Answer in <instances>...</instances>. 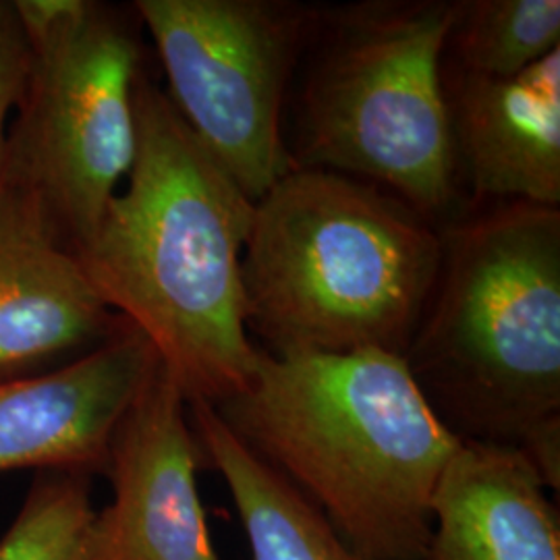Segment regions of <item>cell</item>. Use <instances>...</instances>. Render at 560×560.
Segmentation results:
<instances>
[{
  "label": "cell",
  "instance_id": "cell-5",
  "mask_svg": "<svg viewBox=\"0 0 560 560\" xmlns=\"http://www.w3.org/2000/svg\"><path fill=\"white\" fill-rule=\"evenodd\" d=\"M459 0H365L322 11L305 52L295 166L374 183L441 226L459 168L444 88Z\"/></svg>",
  "mask_w": 560,
  "mask_h": 560
},
{
  "label": "cell",
  "instance_id": "cell-7",
  "mask_svg": "<svg viewBox=\"0 0 560 560\" xmlns=\"http://www.w3.org/2000/svg\"><path fill=\"white\" fill-rule=\"evenodd\" d=\"M180 119L252 201L295 168L282 131L320 13L293 0H138Z\"/></svg>",
  "mask_w": 560,
  "mask_h": 560
},
{
  "label": "cell",
  "instance_id": "cell-6",
  "mask_svg": "<svg viewBox=\"0 0 560 560\" xmlns=\"http://www.w3.org/2000/svg\"><path fill=\"white\" fill-rule=\"evenodd\" d=\"M27 42L7 180L40 203L75 254L138 150L141 46L119 11L92 0H15Z\"/></svg>",
  "mask_w": 560,
  "mask_h": 560
},
{
  "label": "cell",
  "instance_id": "cell-3",
  "mask_svg": "<svg viewBox=\"0 0 560 560\" xmlns=\"http://www.w3.org/2000/svg\"><path fill=\"white\" fill-rule=\"evenodd\" d=\"M402 360L460 442L511 446L560 488V208L502 201L441 226Z\"/></svg>",
  "mask_w": 560,
  "mask_h": 560
},
{
  "label": "cell",
  "instance_id": "cell-8",
  "mask_svg": "<svg viewBox=\"0 0 560 560\" xmlns=\"http://www.w3.org/2000/svg\"><path fill=\"white\" fill-rule=\"evenodd\" d=\"M200 465L187 399L161 363L110 446L113 502L96 513L90 560H221L198 492Z\"/></svg>",
  "mask_w": 560,
  "mask_h": 560
},
{
  "label": "cell",
  "instance_id": "cell-10",
  "mask_svg": "<svg viewBox=\"0 0 560 560\" xmlns=\"http://www.w3.org/2000/svg\"><path fill=\"white\" fill-rule=\"evenodd\" d=\"M127 326L96 293L40 203L7 180L0 198V382L78 360Z\"/></svg>",
  "mask_w": 560,
  "mask_h": 560
},
{
  "label": "cell",
  "instance_id": "cell-1",
  "mask_svg": "<svg viewBox=\"0 0 560 560\" xmlns=\"http://www.w3.org/2000/svg\"><path fill=\"white\" fill-rule=\"evenodd\" d=\"M125 187L75 252L104 303L138 328L187 400L219 405L249 382L243 252L254 201L145 73Z\"/></svg>",
  "mask_w": 560,
  "mask_h": 560
},
{
  "label": "cell",
  "instance_id": "cell-4",
  "mask_svg": "<svg viewBox=\"0 0 560 560\" xmlns=\"http://www.w3.org/2000/svg\"><path fill=\"white\" fill-rule=\"evenodd\" d=\"M441 226L374 183L295 166L254 201L247 330L264 351L405 355L432 298Z\"/></svg>",
  "mask_w": 560,
  "mask_h": 560
},
{
  "label": "cell",
  "instance_id": "cell-9",
  "mask_svg": "<svg viewBox=\"0 0 560 560\" xmlns=\"http://www.w3.org/2000/svg\"><path fill=\"white\" fill-rule=\"evenodd\" d=\"M159 365L152 342L129 324L78 360L0 382V471L106 476L120 421Z\"/></svg>",
  "mask_w": 560,
  "mask_h": 560
},
{
  "label": "cell",
  "instance_id": "cell-12",
  "mask_svg": "<svg viewBox=\"0 0 560 560\" xmlns=\"http://www.w3.org/2000/svg\"><path fill=\"white\" fill-rule=\"evenodd\" d=\"M423 560H560L559 511L534 463L460 442L434 492Z\"/></svg>",
  "mask_w": 560,
  "mask_h": 560
},
{
  "label": "cell",
  "instance_id": "cell-15",
  "mask_svg": "<svg viewBox=\"0 0 560 560\" xmlns=\"http://www.w3.org/2000/svg\"><path fill=\"white\" fill-rule=\"evenodd\" d=\"M94 521L90 476L42 471L0 541V560H90Z\"/></svg>",
  "mask_w": 560,
  "mask_h": 560
},
{
  "label": "cell",
  "instance_id": "cell-2",
  "mask_svg": "<svg viewBox=\"0 0 560 560\" xmlns=\"http://www.w3.org/2000/svg\"><path fill=\"white\" fill-rule=\"evenodd\" d=\"M214 409L363 559H425L434 492L460 441L400 355L260 349L249 382Z\"/></svg>",
  "mask_w": 560,
  "mask_h": 560
},
{
  "label": "cell",
  "instance_id": "cell-16",
  "mask_svg": "<svg viewBox=\"0 0 560 560\" xmlns=\"http://www.w3.org/2000/svg\"><path fill=\"white\" fill-rule=\"evenodd\" d=\"M27 71V42L13 2H0V198L7 185L9 117L20 106Z\"/></svg>",
  "mask_w": 560,
  "mask_h": 560
},
{
  "label": "cell",
  "instance_id": "cell-14",
  "mask_svg": "<svg viewBox=\"0 0 560 560\" xmlns=\"http://www.w3.org/2000/svg\"><path fill=\"white\" fill-rule=\"evenodd\" d=\"M560 48L559 0H460L448 34L457 73L509 80Z\"/></svg>",
  "mask_w": 560,
  "mask_h": 560
},
{
  "label": "cell",
  "instance_id": "cell-13",
  "mask_svg": "<svg viewBox=\"0 0 560 560\" xmlns=\"http://www.w3.org/2000/svg\"><path fill=\"white\" fill-rule=\"evenodd\" d=\"M201 459L214 467L235 502L249 560H365L300 490L229 430L214 405L187 400Z\"/></svg>",
  "mask_w": 560,
  "mask_h": 560
},
{
  "label": "cell",
  "instance_id": "cell-11",
  "mask_svg": "<svg viewBox=\"0 0 560 560\" xmlns=\"http://www.w3.org/2000/svg\"><path fill=\"white\" fill-rule=\"evenodd\" d=\"M446 88L459 179L486 203L560 208V48L509 80Z\"/></svg>",
  "mask_w": 560,
  "mask_h": 560
}]
</instances>
